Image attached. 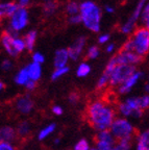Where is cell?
I'll return each mask as SVG.
<instances>
[{
	"instance_id": "9a60e30c",
	"label": "cell",
	"mask_w": 149,
	"mask_h": 150,
	"mask_svg": "<svg viewBox=\"0 0 149 150\" xmlns=\"http://www.w3.org/2000/svg\"><path fill=\"white\" fill-rule=\"evenodd\" d=\"M23 39L26 44V50L29 52L33 51L35 43H37V39H38V31L35 30V29H29V30L25 33Z\"/></svg>"
},
{
	"instance_id": "ee69618b",
	"label": "cell",
	"mask_w": 149,
	"mask_h": 150,
	"mask_svg": "<svg viewBox=\"0 0 149 150\" xmlns=\"http://www.w3.org/2000/svg\"><path fill=\"white\" fill-rule=\"evenodd\" d=\"M17 2H18V5L20 7H25V8H27V7L31 4L33 0H18Z\"/></svg>"
},
{
	"instance_id": "ba28073f",
	"label": "cell",
	"mask_w": 149,
	"mask_h": 150,
	"mask_svg": "<svg viewBox=\"0 0 149 150\" xmlns=\"http://www.w3.org/2000/svg\"><path fill=\"white\" fill-rule=\"evenodd\" d=\"M87 46V38L84 35H79L73 41V43L68 47V52L70 59L73 62H76L84 53Z\"/></svg>"
},
{
	"instance_id": "9c48e42d",
	"label": "cell",
	"mask_w": 149,
	"mask_h": 150,
	"mask_svg": "<svg viewBox=\"0 0 149 150\" xmlns=\"http://www.w3.org/2000/svg\"><path fill=\"white\" fill-rule=\"evenodd\" d=\"M118 65H131L136 66L142 63L143 57L135 51H119L115 55Z\"/></svg>"
},
{
	"instance_id": "74e56055",
	"label": "cell",
	"mask_w": 149,
	"mask_h": 150,
	"mask_svg": "<svg viewBox=\"0 0 149 150\" xmlns=\"http://www.w3.org/2000/svg\"><path fill=\"white\" fill-rule=\"evenodd\" d=\"M98 150H113V144L107 143V142H102V141H96Z\"/></svg>"
},
{
	"instance_id": "4fadbf2b",
	"label": "cell",
	"mask_w": 149,
	"mask_h": 150,
	"mask_svg": "<svg viewBox=\"0 0 149 150\" xmlns=\"http://www.w3.org/2000/svg\"><path fill=\"white\" fill-rule=\"evenodd\" d=\"M142 76H143V72H141V71H136L131 77L128 78V79H126L121 86H119L118 92L120 94L128 93V92L131 91L136 84H137V82L139 81V79L142 78Z\"/></svg>"
},
{
	"instance_id": "5bb4252c",
	"label": "cell",
	"mask_w": 149,
	"mask_h": 150,
	"mask_svg": "<svg viewBox=\"0 0 149 150\" xmlns=\"http://www.w3.org/2000/svg\"><path fill=\"white\" fill-rule=\"evenodd\" d=\"M33 108V101L28 95H23L16 99V108L22 114H28Z\"/></svg>"
},
{
	"instance_id": "e0dca14e",
	"label": "cell",
	"mask_w": 149,
	"mask_h": 150,
	"mask_svg": "<svg viewBox=\"0 0 149 150\" xmlns=\"http://www.w3.org/2000/svg\"><path fill=\"white\" fill-rule=\"evenodd\" d=\"M17 132L15 131L14 128L9 126H3L0 130V139L1 142H5V143H11L16 139Z\"/></svg>"
},
{
	"instance_id": "277c9868",
	"label": "cell",
	"mask_w": 149,
	"mask_h": 150,
	"mask_svg": "<svg viewBox=\"0 0 149 150\" xmlns=\"http://www.w3.org/2000/svg\"><path fill=\"white\" fill-rule=\"evenodd\" d=\"M131 40L133 44V51L140 56L149 54V29L145 27H138L131 35Z\"/></svg>"
},
{
	"instance_id": "484cf974",
	"label": "cell",
	"mask_w": 149,
	"mask_h": 150,
	"mask_svg": "<svg viewBox=\"0 0 149 150\" xmlns=\"http://www.w3.org/2000/svg\"><path fill=\"white\" fill-rule=\"evenodd\" d=\"M70 71V68L69 67H64V68H57V69H54V71L52 72L51 74V80L55 81V80L60 79L61 77H63L64 75H66L68 72Z\"/></svg>"
},
{
	"instance_id": "816d5d0a",
	"label": "cell",
	"mask_w": 149,
	"mask_h": 150,
	"mask_svg": "<svg viewBox=\"0 0 149 150\" xmlns=\"http://www.w3.org/2000/svg\"><path fill=\"white\" fill-rule=\"evenodd\" d=\"M0 89H1V90L4 89V83H3V81L0 82Z\"/></svg>"
},
{
	"instance_id": "d4e9b609",
	"label": "cell",
	"mask_w": 149,
	"mask_h": 150,
	"mask_svg": "<svg viewBox=\"0 0 149 150\" xmlns=\"http://www.w3.org/2000/svg\"><path fill=\"white\" fill-rule=\"evenodd\" d=\"M100 54V49L97 45H90V46L87 48L86 51V57L88 59H97Z\"/></svg>"
},
{
	"instance_id": "5b68a950",
	"label": "cell",
	"mask_w": 149,
	"mask_h": 150,
	"mask_svg": "<svg viewBox=\"0 0 149 150\" xmlns=\"http://www.w3.org/2000/svg\"><path fill=\"white\" fill-rule=\"evenodd\" d=\"M148 0H138L137 4L133 7V12L129 15V17L127 18L125 22L121 24L120 26V31H121L123 35H133V31L137 29V24L138 22H140L141 14H142V11L144 8L145 4Z\"/></svg>"
},
{
	"instance_id": "7dc6e473",
	"label": "cell",
	"mask_w": 149,
	"mask_h": 150,
	"mask_svg": "<svg viewBox=\"0 0 149 150\" xmlns=\"http://www.w3.org/2000/svg\"><path fill=\"white\" fill-rule=\"evenodd\" d=\"M0 150H14V147L9 143L1 142V143H0Z\"/></svg>"
},
{
	"instance_id": "681fc988",
	"label": "cell",
	"mask_w": 149,
	"mask_h": 150,
	"mask_svg": "<svg viewBox=\"0 0 149 150\" xmlns=\"http://www.w3.org/2000/svg\"><path fill=\"white\" fill-rule=\"evenodd\" d=\"M144 90L147 92V93H149V82H147L146 84H145V87H144Z\"/></svg>"
},
{
	"instance_id": "ac0fdd59",
	"label": "cell",
	"mask_w": 149,
	"mask_h": 150,
	"mask_svg": "<svg viewBox=\"0 0 149 150\" xmlns=\"http://www.w3.org/2000/svg\"><path fill=\"white\" fill-rule=\"evenodd\" d=\"M29 80H31V78H29V74H28L27 67H23V68L20 69V70L18 71V73L16 74V76L14 77V81L16 82L17 84H19V86H24V87H25V84L27 83Z\"/></svg>"
},
{
	"instance_id": "b9f144b4",
	"label": "cell",
	"mask_w": 149,
	"mask_h": 150,
	"mask_svg": "<svg viewBox=\"0 0 149 150\" xmlns=\"http://www.w3.org/2000/svg\"><path fill=\"white\" fill-rule=\"evenodd\" d=\"M78 100H79V95L77 93H75V92H73V93H71L70 95H69V102L72 103V104L77 103Z\"/></svg>"
},
{
	"instance_id": "f35d334b",
	"label": "cell",
	"mask_w": 149,
	"mask_h": 150,
	"mask_svg": "<svg viewBox=\"0 0 149 150\" xmlns=\"http://www.w3.org/2000/svg\"><path fill=\"white\" fill-rule=\"evenodd\" d=\"M67 21L70 25H79V24H82V17H80L79 14L74 15V16H70L68 17Z\"/></svg>"
},
{
	"instance_id": "7bdbcfd3",
	"label": "cell",
	"mask_w": 149,
	"mask_h": 150,
	"mask_svg": "<svg viewBox=\"0 0 149 150\" xmlns=\"http://www.w3.org/2000/svg\"><path fill=\"white\" fill-rule=\"evenodd\" d=\"M115 49H116V45H115V43L113 42H110L107 43L106 45H105V52L106 53H112V52L115 51Z\"/></svg>"
},
{
	"instance_id": "2e32d148",
	"label": "cell",
	"mask_w": 149,
	"mask_h": 150,
	"mask_svg": "<svg viewBox=\"0 0 149 150\" xmlns=\"http://www.w3.org/2000/svg\"><path fill=\"white\" fill-rule=\"evenodd\" d=\"M26 67H27L29 78H31V80L38 81V80L41 78V76H42V66L40 65V64L31 62V63L28 64Z\"/></svg>"
},
{
	"instance_id": "7a4b0ae2",
	"label": "cell",
	"mask_w": 149,
	"mask_h": 150,
	"mask_svg": "<svg viewBox=\"0 0 149 150\" xmlns=\"http://www.w3.org/2000/svg\"><path fill=\"white\" fill-rule=\"evenodd\" d=\"M79 15L82 24L86 29L94 33H100L102 9L93 0H82L79 2Z\"/></svg>"
},
{
	"instance_id": "30bf717a",
	"label": "cell",
	"mask_w": 149,
	"mask_h": 150,
	"mask_svg": "<svg viewBox=\"0 0 149 150\" xmlns=\"http://www.w3.org/2000/svg\"><path fill=\"white\" fill-rule=\"evenodd\" d=\"M18 8L19 5L17 1H14V0L2 1L0 3V17H1V19H9L17 12Z\"/></svg>"
},
{
	"instance_id": "8d00e7d4",
	"label": "cell",
	"mask_w": 149,
	"mask_h": 150,
	"mask_svg": "<svg viewBox=\"0 0 149 150\" xmlns=\"http://www.w3.org/2000/svg\"><path fill=\"white\" fill-rule=\"evenodd\" d=\"M110 40H111V35H110V33H100L97 38L98 44H100V45H106L107 43H110Z\"/></svg>"
},
{
	"instance_id": "f6af8a7d",
	"label": "cell",
	"mask_w": 149,
	"mask_h": 150,
	"mask_svg": "<svg viewBox=\"0 0 149 150\" xmlns=\"http://www.w3.org/2000/svg\"><path fill=\"white\" fill-rule=\"evenodd\" d=\"M25 88L28 90V91H33V90L37 88V81H35V80H29V81L27 82V83L25 84Z\"/></svg>"
},
{
	"instance_id": "f1b7e54d",
	"label": "cell",
	"mask_w": 149,
	"mask_h": 150,
	"mask_svg": "<svg viewBox=\"0 0 149 150\" xmlns=\"http://www.w3.org/2000/svg\"><path fill=\"white\" fill-rule=\"evenodd\" d=\"M110 78L111 77L109 76V75L102 73L101 76L99 77V79H98L97 84H96V88H97L98 90H102L103 88L106 87L107 84H110Z\"/></svg>"
},
{
	"instance_id": "db71d44e",
	"label": "cell",
	"mask_w": 149,
	"mask_h": 150,
	"mask_svg": "<svg viewBox=\"0 0 149 150\" xmlns=\"http://www.w3.org/2000/svg\"><path fill=\"white\" fill-rule=\"evenodd\" d=\"M90 150H98V149H97V148H91Z\"/></svg>"
},
{
	"instance_id": "4dcf8cb0",
	"label": "cell",
	"mask_w": 149,
	"mask_h": 150,
	"mask_svg": "<svg viewBox=\"0 0 149 150\" xmlns=\"http://www.w3.org/2000/svg\"><path fill=\"white\" fill-rule=\"evenodd\" d=\"M17 134L20 137H25L29 134V125L27 122H22L19 124L18 128H17Z\"/></svg>"
},
{
	"instance_id": "ffe728a7",
	"label": "cell",
	"mask_w": 149,
	"mask_h": 150,
	"mask_svg": "<svg viewBox=\"0 0 149 150\" xmlns=\"http://www.w3.org/2000/svg\"><path fill=\"white\" fill-rule=\"evenodd\" d=\"M65 13L68 17L79 14V2L75 0H70L65 4Z\"/></svg>"
},
{
	"instance_id": "e575fe53",
	"label": "cell",
	"mask_w": 149,
	"mask_h": 150,
	"mask_svg": "<svg viewBox=\"0 0 149 150\" xmlns=\"http://www.w3.org/2000/svg\"><path fill=\"white\" fill-rule=\"evenodd\" d=\"M31 59H33V63H37L42 65L43 63L45 62V55L40 51H35L31 55Z\"/></svg>"
},
{
	"instance_id": "7c38bea8",
	"label": "cell",
	"mask_w": 149,
	"mask_h": 150,
	"mask_svg": "<svg viewBox=\"0 0 149 150\" xmlns=\"http://www.w3.org/2000/svg\"><path fill=\"white\" fill-rule=\"evenodd\" d=\"M69 59H70V56H69L68 48H60V49H57L54 52V57H53L54 69L67 67V64L69 62Z\"/></svg>"
},
{
	"instance_id": "60d3db41",
	"label": "cell",
	"mask_w": 149,
	"mask_h": 150,
	"mask_svg": "<svg viewBox=\"0 0 149 150\" xmlns=\"http://www.w3.org/2000/svg\"><path fill=\"white\" fill-rule=\"evenodd\" d=\"M12 68H13V62L9 59H3L2 63H1V70L6 72V71L12 70Z\"/></svg>"
},
{
	"instance_id": "603a6c76",
	"label": "cell",
	"mask_w": 149,
	"mask_h": 150,
	"mask_svg": "<svg viewBox=\"0 0 149 150\" xmlns=\"http://www.w3.org/2000/svg\"><path fill=\"white\" fill-rule=\"evenodd\" d=\"M140 24L142 27L148 28L149 29V0L146 2L144 8L142 11L140 18Z\"/></svg>"
},
{
	"instance_id": "f5cc1de1",
	"label": "cell",
	"mask_w": 149,
	"mask_h": 150,
	"mask_svg": "<svg viewBox=\"0 0 149 150\" xmlns=\"http://www.w3.org/2000/svg\"><path fill=\"white\" fill-rule=\"evenodd\" d=\"M49 1H55V0H43V2H49Z\"/></svg>"
},
{
	"instance_id": "11a10c76",
	"label": "cell",
	"mask_w": 149,
	"mask_h": 150,
	"mask_svg": "<svg viewBox=\"0 0 149 150\" xmlns=\"http://www.w3.org/2000/svg\"><path fill=\"white\" fill-rule=\"evenodd\" d=\"M148 80H149V74H148Z\"/></svg>"
},
{
	"instance_id": "d6a6232c",
	"label": "cell",
	"mask_w": 149,
	"mask_h": 150,
	"mask_svg": "<svg viewBox=\"0 0 149 150\" xmlns=\"http://www.w3.org/2000/svg\"><path fill=\"white\" fill-rule=\"evenodd\" d=\"M119 110L121 112L123 116H133V110L131 108V106L128 105L127 103L124 102V103H121L120 105H119Z\"/></svg>"
},
{
	"instance_id": "4316f807",
	"label": "cell",
	"mask_w": 149,
	"mask_h": 150,
	"mask_svg": "<svg viewBox=\"0 0 149 150\" xmlns=\"http://www.w3.org/2000/svg\"><path fill=\"white\" fill-rule=\"evenodd\" d=\"M117 66H118V63H117V61H116V57H115V56H113L112 59H110V61L107 62L103 73H104V74H106V75H109V76L111 77V75L113 74V72H114V70L116 69Z\"/></svg>"
},
{
	"instance_id": "83f0119b",
	"label": "cell",
	"mask_w": 149,
	"mask_h": 150,
	"mask_svg": "<svg viewBox=\"0 0 149 150\" xmlns=\"http://www.w3.org/2000/svg\"><path fill=\"white\" fill-rule=\"evenodd\" d=\"M131 138L120 140L118 142V144L115 145L113 150H129V148H131Z\"/></svg>"
},
{
	"instance_id": "7402d4cb",
	"label": "cell",
	"mask_w": 149,
	"mask_h": 150,
	"mask_svg": "<svg viewBox=\"0 0 149 150\" xmlns=\"http://www.w3.org/2000/svg\"><path fill=\"white\" fill-rule=\"evenodd\" d=\"M91 70L92 69H91L90 64H88L87 62H82L76 69L77 77H86V76H88V75L90 74Z\"/></svg>"
},
{
	"instance_id": "44dd1931",
	"label": "cell",
	"mask_w": 149,
	"mask_h": 150,
	"mask_svg": "<svg viewBox=\"0 0 149 150\" xmlns=\"http://www.w3.org/2000/svg\"><path fill=\"white\" fill-rule=\"evenodd\" d=\"M13 45H14L15 50L17 51L18 54L23 53L26 50V44L23 38H21L20 35H15L14 40H13Z\"/></svg>"
},
{
	"instance_id": "d6986e66",
	"label": "cell",
	"mask_w": 149,
	"mask_h": 150,
	"mask_svg": "<svg viewBox=\"0 0 149 150\" xmlns=\"http://www.w3.org/2000/svg\"><path fill=\"white\" fill-rule=\"evenodd\" d=\"M58 9V3L56 1H49V2H44L42 7V13L46 18L52 17Z\"/></svg>"
},
{
	"instance_id": "52a82bcc",
	"label": "cell",
	"mask_w": 149,
	"mask_h": 150,
	"mask_svg": "<svg viewBox=\"0 0 149 150\" xmlns=\"http://www.w3.org/2000/svg\"><path fill=\"white\" fill-rule=\"evenodd\" d=\"M137 71L136 66L131 65H118L114 70L113 74L110 78V86L116 87V86H121L126 79L131 77V75Z\"/></svg>"
},
{
	"instance_id": "8fae6325",
	"label": "cell",
	"mask_w": 149,
	"mask_h": 150,
	"mask_svg": "<svg viewBox=\"0 0 149 150\" xmlns=\"http://www.w3.org/2000/svg\"><path fill=\"white\" fill-rule=\"evenodd\" d=\"M14 35L9 33L7 31H3L1 35V45H2L4 51L9 54L11 57H17L19 55L17 51L15 50L14 45H13V40H14Z\"/></svg>"
},
{
	"instance_id": "1f68e13d",
	"label": "cell",
	"mask_w": 149,
	"mask_h": 150,
	"mask_svg": "<svg viewBox=\"0 0 149 150\" xmlns=\"http://www.w3.org/2000/svg\"><path fill=\"white\" fill-rule=\"evenodd\" d=\"M55 129V124H50L48 125L47 127H45L44 129L40 131V134H39V140H44L46 137H48L50 134L53 132V130Z\"/></svg>"
},
{
	"instance_id": "3957f363",
	"label": "cell",
	"mask_w": 149,
	"mask_h": 150,
	"mask_svg": "<svg viewBox=\"0 0 149 150\" xmlns=\"http://www.w3.org/2000/svg\"><path fill=\"white\" fill-rule=\"evenodd\" d=\"M29 21H31V17H29L28 8L19 6L17 12L9 19L4 31H7L9 33H12L14 35H19V33L25 30L27 28V26L29 25Z\"/></svg>"
},
{
	"instance_id": "c3c4849f",
	"label": "cell",
	"mask_w": 149,
	"mask_h": 150,
	"mask_svg": "<svg viewBox=\"0 0 149 150\" xmlns=\"http://www.w3.org/2000/svg\"><path fill=\"white\" fill-rule=\"evenodd\" d=\"M52 112H53L56 116H60L63 114V108L60 105H54L53 108H52Z\"/></svg>"
},
{
	"instance_id": "ab89813d",
	"label": "cell",
	"mask_w": 149,
	"mask_h": 150,
	"mask_svg": "<svg viewBox=\"0 0 149 150\" xmlns=\"http://www.w3.org/2000/svg\"><path fill=\"white\" fill-rule=\"evenodd\" d=\"M120 51H133V41L131 40V38L127 39V40L122 44L121 50H120Z\"/></svg>"
},
{
	"instance_id": "f546056e",
	"label": "cell",
	"mask_w": 149,
	"mask_h": 150,
	"mask_svg": "<svg viewBox=\"0 0 149 150\" xmlns=\"http://www.w3.org/2000/svg\"><path fill=\"white\" fill-rule=\"evenodd\" d=\"M138 144L142 145L146 150H149V129L146 131H144V132L141 134L140 138H139Z\"/></svg>"
},
{
	"instance_id": "cb8c5ba5",
	"label": "cell",
	"mask_w": 149,
	"mask_h": 150,
	"mask_svg": "<svg viewBox=\"0 0 149 150\" xmlns=\"http://www.w3.org/2000/svg\"><path fill=\"white\" fill-rule=\"evenodd\" d=\"M96 140L97 141H102V142H107L111 143L113 145H115V139L112 132H110L109 130H102L96 136Z\"/></svg>"
},
{
	"instance_id": "d590c367",
	"label": "cell",
	"mask_w": 149,
	"mask_h": 150,
	"mask_svg": "<svg viewBox=\"0 0 149 150\" xmlns=\"http://www.w3.org/2000/svg\"><path fill=\"white\" fill-rule=\"evenodd\" d=\"M90 146H89L88 141L84 140V139H82L77 142V144L74 146V150H90Z\"/></svg>"
},
{
	"instance_id": "8992f818",
	"label": "cell",
	"mask_w": 149,
	"mask_h": 150,
	"mask_svg": "<svg viewBox=\"0 0 149 150\" xmlns=\"http://www.w3.org/2000/svg\"><path fill=\"white\" fill-rule=\"evenodd\" d=\"M111 132L119 141L123 140V139H129L133 134V127L131 124V122L127 121L126 119L118 118L113 122L112 126H111Z\"/></svg>"
},
{
	"instance_id": "836d02e7",
	"label": "cell",
	"mask_w": 149,
	"mask_h": 150,
	"mask_svg": "<svg viewBox=\"0 0 149 150\" xmlns=\"http://www.w3.org/2000/svg\"><path fill=\"white\" fill-rule=\"evenodd\" d=\"M138 103L140 106L141 110H145V108H149V95H144V96L137 97Z\"/></svg>"
},
{
	"instance_id": "bcb514c9",
	"label": "cell",
	"mask_w": 149,
	"mask_h": 150,
	"mask_svg": "<svg viewBox=\"0 0 149 150\" xmlns=\"http://www.w3.org/2000/svg\"><path fill=\"white\" fill-rule=\"evenodd\" d=\"M103 11H104L106 14L112 15V14H114V13L116 12V8H115V6H113V5L106 4V5H104V8H103Z\"/></svg>"
},
{
	"instance_id": "6da1fadb",
	"label": "cell",
	"mask_w": 149,
	"mask_h": 150,
	"mask_svg": "<svg viewBox=\"0 0 149 150\" xmlns=\"http://www.w3.org/2000/svg\"><path fill=\"white\" fill-rule=\"evenodd\" d=\"M89 123L96 130H107L115 121V112L102 101H94L88 106Z\"/></svg>"
},
{
	"instance_id": "f907efd6",
	"label": "cell",
	"mask_w": 149,
	"mask_h": 150,
	"mask_svg": "<svg viewBox=\"0 0 149 150\" xmlns=\"http://www.w3.org/2000/svg\"><path fill=\"white\" fill-rule=\"evenodd\" d=\"M137 150H146L144 147H143L142 145H140V144H138V146H137Z\"/></svg>"
},
{
	"instance_id": "9f6ffc18",
	"label": "cell",
	"mask_w": 149,
	"mask_h": 150,
	"mask_svg": "<svg viewBox=\"0 0 149 150\" xmlns=\"http://www.w3.org/2000/svg\"><path fill=\"white\" fill-rule=\"evenodd\" d=\"M14 1H18V0H14Z\"/></svg>"
}]
</instances>
